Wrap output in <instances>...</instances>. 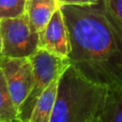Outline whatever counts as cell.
I'll use <instances>...</instances> for the list:
<instances>
[{
    "label": "cell",
    "mask_w": 122,
    "mask_h": 122,
    "mask_svg": "<svg viewBox=\"0 0 122 122\" xmlns=\"http://www.w3.org/2000/svg\"><path fill=\"white\" fill-rule=\"evenodd\" d=\"M68 29V59L89 80L122 87V34L103 1L92 5H61Z\"/></svg>",
    "instance_id": "6da1fadb"
},
{
    "label": "cell",
    "mask_w": 122,
    "mask_h": 122,
    "mask_svg": "<svg viewBox=\"0 0 122 122\" xmlns=\"http://www.w3.org/2000/svg\"><path fill=\"white\" fill-rule=\"evenodd\" d=\"M109 88L82 75L71 64L60 76L51 122H96Z\"/></svg>",
    "instance_id": "7a4b0ae2"
},
{
    "label": "cell",
    "mask_w": 122,
    "mask_h": 122,
    "mask_svg": "<svg viewBox=\"0 0 122 122\" xmlns=\"http://www.w3.org/2000/svg\"><path fill=\"white\" fill-rule=\"evenodd\" d=\"M30 58L33 66L34 79L28 97L18 109L19 122L29 121L34 105L40 95L70 65L68 58L57 56L41 48L30 56Z\"/></svg>",
    "instance_id": "3957f363"
},
{
    "label": "cell",
    "mask_w": 122,
    "mask_h": 122,
    "mask_svg": "<svg viewBox=\"0 0 122 122\" xmlns=\"http://www.w3.org/2000/svg\"><path fill=\"white\" fill-rule=\"evenodd\" d=\"M40 48V32L27 12L0 20V55L30 57Z\"/></svg>",
    "instance_id": "277c9868"
},
{
    "label": "cell",
    "mask_w": 122,
    "mask_h": 122,
    "mask_svg": "<svg viewBox=\"0 0 122 122\" xmlns=\"http://www.w3.org/2000/svg\"><path fill=\"white\" fill-rule=\"evenodd\" d=\"M0 68L4 72L11 97L18 111L28 97L33 84L34 72L30 58L0 55Z\"/></svg>",
    "instance_id": "5b68a950"
},
{
    "label": "cell",
    "mask_w": 122,
    "mask_h": 122,
    "mask_svg": "<svg viewBox=\"0 0 122 122\" xmlns=\"http://www.w3.org/2000/svg\"><path fill=\"white\" fill-rule=\"evenodd\" d=\"M40 48L57 56L68 58L70 40L63 13L58 9L45 29L40 31Z\"/></svg>",
    "instance_id": "8992f818"
},
{
    "label": "cell",
    "mask_w": 122,
    "mask_h": 122,
    "mask_svg": "<svg viewBox=\"0 0 122 122\" xmlns=\"http://www.w3.org/2000/svg\"><path fill=\"white\" fill-rule=\"evenodd\" d=\"M60 6L58 0H27L26 12L34 28L40 32Z\"/></svg>",
    "instance_id": "52a82bcc"
},
{
    "label": "cell",
    "mask_w": 122,
    "mask_h": 122,
    "mask_svg": "<svg viewBox=\"0 0 122 122\" xmlns=\"http://www.w3.org/2000/svg\"><path fill=\"white\" fill-rule=\"evenodd\" d=\"M60 76L54 79L40 95L28 122H51Z\"/></svg>",
    "instance_id": "ba28073f"
},
{
    "label": "cell",
    "mask_w": 122,
    "mask_h": 122,
    "mask_svg": "<svg viewBox=\"0 0 122 122\" xmlns=\"http://www.w3.org/2000/svg\"><path fill=\"white\" fill-rule=\"evenodd\" d=\"M96 122H122V87L109 88L104 107Z\"/></svg>",
    "instance_id": "9c48e42d"
},
{
    "label": "cell",
    "mask_w": 122,
    "mask_h": 122,
    "mask_svg": "<svg viewBox=\"0 0 122 122\" xmlns=\"http://www.w3.org/2000/svg\"><path fill=\"white\" fill-rule=\"evenodd\" d=\"M0 122H19L18 111L11 97L4 72L0 68Z\"/></svg>",
    "instance_id": "30bf717a"
},
{
    "label": "cell",
    "mask_w": 122,
    "mask_h": 122,
    "mask_svg": "<svg viewBox=\"0 0 122 122\" xmlns=\"http://www.w3.org/2000/svg\"><path fill=\"white\" fill-rule=\"evenodd\" d=\"M27 0H0V20L20 16L26 11Z\"/></svg>",
    "instance_id": "8fae6325"
},
{
    "label": "cell",
    "mask_w": 122,
    "mask_h": 122,
    "mask_svg": "<svg viewBox=\"0 0 122 122\" xmlns=\"http://www.w3.org/2000/svg\"><path fill=\"white\" fill-rule=\"evenodd\" d=\"M105 9L122 34V0H102Z\"/></svg>",
    "instance_id": "7c38bea8"
},
{
    "label": "cell",
    "mask_w": 122,
    "mask_h": 122,
    "mask_svg": "<svg viewBox=\"0 0 122 122\" xmlns=\"http://www.w3.org/2000/svg\"><path fill=\"white\" fill-rule=\"evenodd\" d=\"M101 0H58L60 5H92L97 4Z\"/></svg>",
    "instance_id": "4fadbf2b"
}]
</instances>
